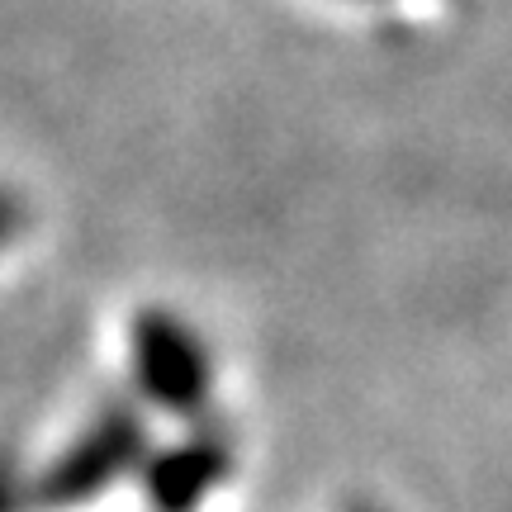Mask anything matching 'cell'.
Masks as SVG:
<instances>
[{"instance_id": "2", "label": "cell", "mask_w": 512, "mask_h": 512, "mask_svg": "<svg viewBox=\"0 0 512 512\" xmlns=\"http://www.w3.org/2000/svg\"><path fill=\"white\" fill-rule=\"evenodd\" d=\"M128 347H133V380L152 408L176 413V418H195L209 389H214V366L209 351L195 332L185 328V318L166 309H147L133 318L128 328Z\"/></svg>"}, {"instance_id": "4", "label": "cell", "mask_w": 512, "mask_h": 512, "mask_svg": "<svg viewBox=\"0 0 512 512\" xmlns=\"http://www.w3.org/2000/svg\"><path fill=\"white\" fill-rule=\"evenodd\" d=\"M24 503H34V484H24V479H19L15 460L0 456V512H19Z\"/></svg>"}, {"instance_id": "5", "label": "cell", "mask_w": 512, "mask_h": 512, "mask_svg": "<svg viewBox=\"0 0 512 512\" xmlns=\"http://www.w3.org/2000/svg\"><path fill=\"white\" fill-rule=\"evenodd\" d=\"M15 228H19V204L10 195H0V247L15 238Z\"/></svg>"}, {"instance_id": "1", "label": "cell", "mask_w": 512, "mask_h": 512, "mask_svg": "<svg viewBox=\"0 0 512 512\" xmlns=\"http://www.w3.org/2000/svg\"><path fill=\"white\" fill-rule=\"evenodd\" d=\"M138 465H147L143 413H133L128 403H110L43 475H34V503L53 512L81 508L124 475H133Z\"/></svg>"}, {"instance_id": "3", "label": "cell", "mask_w": 512, "mask_h": 512, "mask_svg": "<svg viewBox=\"0 0 512 512\" xmlns=\"http://www.w3.org/2000/svg\"><path fill=\"white\" fill-rule=\"evenodd\" d=\"M228 465H233V446L223 432H190L143 465L147 503L157 512H195L223 484Z\"/></svg>"}, {"instance_id": "6", "label": "cell", "mask_w": 512, "mask_h": 512, "mask_svg": "<svg viewBox=\"0 0 512 512\" xmlns=\"http://www.w3.org/2000/svg\"><path fill=\"white\" fill-rule=\"evenodd\" d=\"M366 512H370V508H366Z\"/></svg>"}]
</instances>
